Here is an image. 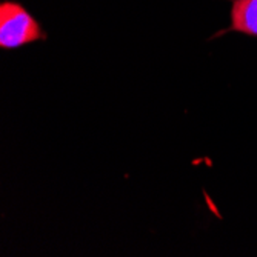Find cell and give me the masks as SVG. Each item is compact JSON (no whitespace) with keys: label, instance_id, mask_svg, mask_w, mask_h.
Segmentation results:
<instances>
[{"label":"cell","instance_id":"cell-1","mask_svg":"<svg viewBox=\"0 0 257 257\" xmlns=\"http://www.w3.org/2000/svg\"><path fill=\"white\" fill-rule=\"evenodd\" d=\"M37 20L19 4L4 2L0 5V46L17 48L45 39Z\"/></svg>","mask_w":257,"mask_h":257},{"label":"cell","instance_id":"cell-2","mask_svg":"<svg viewBox=\"0 0 257 257\" xmlns=\"http://www.w3.org/2000/svg\"><path fill=\"white\" fill-rule=\"evenodd\" d=\"M228 31L257 36V0H231V27Z\"/></svg>","mask_w":257,"mask_h":257}]
</instances>
